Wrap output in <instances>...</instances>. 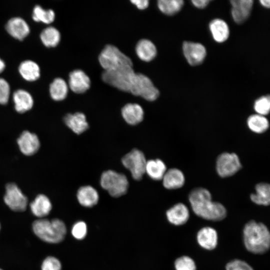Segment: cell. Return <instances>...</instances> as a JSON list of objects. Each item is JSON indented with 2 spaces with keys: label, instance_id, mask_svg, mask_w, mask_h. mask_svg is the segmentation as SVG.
Listing matches in <instances>:
<instances>
[{
  "label": "cell",
  "instance_id": "26",
  "mask_svg": "<svg viewBox=\"0 0 270 270\" xmlns=\"http://www.w3.org/2000/svg\"><path fill=\"white\" fill-rule=\"evenodd\" d=\"M256 194L250 196L251 200L254 204L267 206L270 203V186L268 184L260 182L255 187Z\"/></svg>",
  "mask_w": 270,
  "mask_h": 270
},
{
  "label": "cell",
  "instance_id": "25",
  "mask_svg": "<svg viewBox=\"0 0 270 270\" xmlns=\"http://www.w3.org/2000/svg\"><path fill=\"white\" fill-rule=\"evenodd\" d=\"M30 210L37 217L43 218L47 216L52 210V204L49 198L44 194L38 195L31 202Z\"/></svg>",
  "mask_w": 270,
  "mask_h": 270
},
{
  "label": "cell",
  "instance_id": "2",
  "mask_svg": "<svg viewBox=\"0 0 270 270\" xmlns=\"http://www.w3.org/2000/svg\"><path fill=\"white\" fill-rule=\"evenodd\" d=\"M243 240L246 249L254 254H264L269 250L270 232L262 222H248L243 229Z\"/></svg>",
  "mask_w": 270,
  "mask_h": 270
},
{
  "label": "cell",
  "instance_id": "36",
  "mask_svg": "<svg viewBox=\"0 0 270 270\" xmlns=\"http://www.w3.org/2000/svg\"><path fill=\"white\" fill-rule=\"evenodd\" d=\"M86 233L87 226L84 222L79 221L74 224L72 229V234L76 239H83L86 236Z\"/></svg>",
  "mask_w": 270,
  "mask_h": 270
},
{
  "label": "cell",
  "instance_id": "6",
  "mask_svg": "<svg viewBox=\"0 0 270 270\" xmlns=\"http://www.w3.org/2000/svg\"><path fill=\"white\" fill-rule=\"evenodd\" d=\"M100 184L102 187L113 197L124 194L128 187L126 176L112 170L105 171L102 174Z\"/></svg>",
  "mask_w": 270,
  "mask_h": 270
},
{
  "label": "cell",
  "instance_id": "33",
  "mask_svg": "<svg viewBox=\"0 0 270 270\" xmlns=\"http://www.w3.org/2000/svg\"><path fill=\"white\" fill-rule=\"evenodd\" d=\"M32 17L33 20L36 22L50 24L54 20L55 14L51 9L45 10L40 6L36 5L34 8Z\"/></svg>",
  "mask_w": 270,
  "mask_h": 270
},
{
  "label": "cell",
  "instance_id": "32",
  "mask_svg": "<svg viewBox=\"0 0 270 270\" xmlns=\"http://www.w3.org/2000/svg\"><path fill=\"white\" fill-rule=\"evenodd\" d=\"M184 6L182 0H160L158 2L159 10L164 14L172 16L178 13Z\"/></svg>",
  "mask_w": 270,
  "mask_h": 270
},
{
  "label": "cell",
  "instance_id": "41",
  "mask_svg": "<svg viewBox=\"0 0 270 270\" xmlns=\"http://www.w3.org/2000/svg\"><path fill=\"white\" fill-rule=\"evenodd\" d=\"M210 2L209 0H193L192 1L194 6L198 8H206Z\"/></svg>",
  "mask_w": 270,
  "mask_h": 270
},
{
  "label": "cell",
  "instance_id": "27",
  "mask_svg": "<svg viewBox=\"0 0 270 270\" xmlns=\"http://www.w3.org/2000/svg\"><path fill=\"white\" fill-rule=\"evenodd\" d=\"M18 70L20 74L26 80L34 81L40 76L38 65L32 60H26L20 64Z\"/></svg>",
  "mask_w": 270,
  "mask_h": 270
},
{
  "label": "cell",
  "instance_id": "21",
  "mask_svg": "<svg viewBox=\"0 0 270 270\" xmlns=\"http://www.w3.org/2000/svg\"><path fill=\"white\" fill-rule=\"evenodd\" d=\"M76 196L79 203L82 206L87 208L96 205L99 198L97 190L90 186L80 187L78 190Z\"/></svg>",
  "mask_w": 270,
  "mask_h": 270
},
{
  "label": "cell",
  "instance_id": "43",
  "mask_svg": "<svg viewBox=\"0 0 270 270\" xmlns=\"http://www.w3.org/2000/svg\"><path fill=\"white\" fill-rule=\"evenodd\" d=\"M6 64L0 58V73H1L5 68Z\"/></svg>",
  "mask_w": 270,
  "mask_h": 270
},
{
  "label": "cell",
  "instance_id": "16",
  "mask_svg": "<svg viewBox=\"0 0 270 270\" xmlns=\"http://www.w3.org/2000/svg\"><path fill=\"white\" fill-rule=\"evenodd\" d=\"M196 240L202 248L207 250H212L214 249L218 244V234L212 228L204 227L198 232Z\"/></svg>",
  "mask_w": 270,
  "mask_h": 270
},
{
  "label": "cell",
  "instance_id": "15",
  "mask_svg": "<svg viewBox=\"0 0 270 270\" xmlns=\"http://www.w3.org/2000/svg\"><path fill=\"white\" fill-rule=\"evenodd\" d=\"M168 221L175 226L186 224L190 217L187 206L182 203H178L171 207L166 212Z\"/></svg>",
  "mask_w": 270,
  "mask_h": 270
},
{
  "label": "cell",
  "instance_id": "18",
  "mask_svg": "<svg viewBox=\"0 0 270 270\" xmlns=\"http://www.w3.org/2000/svg\"><path fill=\"white\" fill-rule=\"evenodd\" d=\"M65 124L74 133L79 134L88 128L85 115L80 112L68 114L64 118Z\"/></svg>",
  "mask_w": 270,
  "mask_h": 270
},
{
  "label": "cell",
  "instance_id": "42",
  "mask_svg": "<svg viewBox=\"0 0 270 270\" xmlns=\"http://www.w3.org/2000/svg\"><path fill=\"white\" fill-rule=\"evenodd\" d=\"M260 2L265 8H269L270 6V0H260Z\"/></svg>",
  "mask_w": 270,
  "mask_h": 270
},
{
  "label": "cell",
  "instance_id": "28",
  "mask_svg": "<svg viewBox=\"0 0 270 270\" xmlns=\"http://www.w3.org/2000/svg\"><path fill=\"white\" fill-rule=\"evenodd\" d=\"M166 171V166L162 160L156 159L146 161L145 172L152 179L162 180Z\"/></svg>",
  "mask_w": 270,
  "mask_h": 270
},
{
  "label": "cell",
  "instance_id": "39",
  "mask_svg": "<svg viewBox=\"0 0 270 270\" xmlns=\"http://www.w3.org/2000/svg\"><path fill=\"white\" fill-rule=\"evenodd\" d=\"M10 86L8 82L3 78H0V104H6L9 99Z\"/></svg>",
  "mask_w": 270,
  "mask_h": 270
},
{
  "label": "cell",
  "instance_id": "22",
  "mask_svg": "<svg viewBox=\"0 0 270 270\" xmlns=\"http://www.w3.org/2000/svg\"><path fill=\"white\" fill-rule=\"evenodd\" d=\"M13 100L16 111L24 113L30 110L34 104V100L31 94L27 91L19 89L13 94Z\"/></svg>",
  "mask_w": 270,
  "mask_h": 270
},
{
  "label": "cell",
  "instance_id": "14",
  "mask_svg": "<svg viewBox=\"0 0 270 270\" xmlns=\"http://www.w3.org/2000/svg\"><path fill=\"white\" fill-rule=\"evenodd\" d=\"M90 85V78L82 70H76L70 72L68 86L74 92L84 93L89 89Z\"/></svg>",
  "mask_w": 270,
  "mask_h": 270
},
{
  "label": "cell",
  "instance_id": "44",
  "mask_svg": "<svg viewBox=\"0 0 270 270\" xmlns=\"http://www.w3.org/2000/svg\"><path fill=\"white\" fill-rule=\"evenodd\" d=\"M0 270H2L0 269Z\"/></svg>",
  "mask_w": 270,
  "mask_h": 270
},
{
  "label": "cell",
  "instance_id": "12",
  "mask_svg": "<svg viewBox=\"0 0 270 270\" xmlns=\"http://www.w3.org/2000/svg\"><path fill=\"white\" fill-rule=\"evenodd\" d=\"M254 1L252 0H232L231 14L234 21L238 24L244 22L250 16Z\"/></svg>",
  "mask_w": 270,
  "mask_h": 270
},
{
  "label": "cell",
  "instance_id": "5",
  "mask_svg": "<svg viewBox=\"0 0 270 270\" xmlns=\"http://www.w3.org/2000/svg\"><path fill=\"white\" fill-rule=\"evenodd\" d=\"M98 60L104 70H112L124 66H132L130 58L112 44L105 46L99 55Z\"/></svg>",
  "mask_w": 270,
  "mask_h": 270
},
{
  "label": "cell",
  "instance_id": "23",
  "mask_svg": "<svg viewBox=\"0 0 270 270\" xmlns=\"http://www.w3.org/2000/svg\"><path fill=\"white\" fill-rule=\"evenodd\" d=\"M209 27L212 36L216 42H223L228 38L230 34L229 28L224 20L214 19L210 23Z\"/></svg>",
  "mask_w": 270,
  "mask_h": 270
},
{
  "label": "cell",
  "instance_id": "3",
  "mask_svg": "<svg viewBox=\"0 0 270 270\" xmlns=\"http://www.w3.org/2000/svg\"><path fill=\"white\" fill-rule=\"evenodd\" d=\"M32 229L40 239L52 244L62 241L66 233L64 223L58 219L36 220L33 222Z\"/></svg>",
  "mask_w": 270,
  "mask_h": 270
},
{
  "label": "cell",
  "instance_id": "17",
  "mask_svg": "<svg viewBox=\"0 0 270 270\" xmlns=\"http://www.w3.org/2000/svg\"><path fill=\"white\" fill-rule=\"evenodd\" d=\"M6 29L12 36L20 40L26 38L30 32L27 22L20 17H14L9 20L6 24Z\"/></svg>",
  "mask_w": 270,
  "mask_h": 270
},
{
  "label": "cell",
  "instance_id": "24",
  "mask_svg": "<svg viewBox=\"0 0 270 270\" xmlns=\"http://www.w3.org/2000/svg\"><path fill=\"white\" fill-rule=\"evenodd\" d=\"M136 52L138 56L144 62L152 60L157 53L154 44L146 39H142L138 42L136 46Z\"/></svg>",
  "mask_w": 270,
  "mask_h": 270
},
{
  "label": "cell",
  "instance_id": "37",
  "mask_svg": "<svg viewBox=\"0 0 270 270\" xmlns=\"http://www.w3.org/2000/svg\"><path fill=\"white\" fill-rule=\"evenodd\" d=\"M226 270H254L246 262L238 259L228 262L226 266Z\"/></svg>",
  "mask_w": 270,
  "mask_h": 270
},
{
  "label": "cell",
  "instance_id": "1",
  "mask_svg": "<svg viewBox=\"0 0 270 270\" xmlns=\"http://www.w3.org/2000/svg\"><path fill=\"white\" fill-rule=\"evenodd\" d=\"M194 212L204 220L220 221L226 216V210L222 204L212 202L210 192L203 188L193 189L188 196Z\"/></svg>",
  "mask_w": 270,
  "mask_h": 270
},
{
  "label": "cell",
  "instance_id": "10",
  "mask_svg": "<svg viewBox=\"0 0 270 270\" xmlns=\"http://www.w3.org/2000/svg\"><path fill=\"white\" fill-rule=\"evenodd\" d=\"M4 201L11 210L16 212L25 210L28 204L26 196L16 184L14 183L6 185Z\"/></svg>",
  "mask_w": 270,
  "mask_h": 270
},
{
  "label": "cell",
  "instance_id": "8",
  "mask_svg": "<svg viewBox=\"0 0 270 270\" xmlns=\"http://www.w3.org/2000/svg\"><path fill=\"white\" fill-rule=\"evenodd\" d=\"M124 166L131 172L132 178L140 180L145 173L146 160L144 154L140 150L134 149L122 160Z\"/></svg>",
  "mask_w": 270,
  "mask_h": 270
},
{
  "label": "cell",
  "instance_id": "34",
  "mask_svg": "<svg viewBox=\"0 0 270 270\" xmlns=\"http://www.w3.org/2000/svg\"><path fill=\"white\" fill-rule=\"evenodd\" d=\"M254 110L257 114L265 116L270 110V98L268 95L262 96L254 103Z\"/></svg>",
  "mask_w": 270,
  "mask_h": 270
},
{
  "label": "cell",
  "instance_id": "31",
  "mask_svg": "<svg viewBox=\"0 0 270 270\" xmlns=\"http://www.w3.org/2000/svg\"><path fill=\"white\" fill-rule=\"evenodd\" d=\"M42 43L46 46H55L60 40V32L54 26H48L44 29L40 34Z\"/></svg>",
  "mask_w": 270,
  "mask_h": 270
},
{
  "label": "cell",
  "instance_id": "29",
  "mask_svg": "<svg viewBox=\"0 0 270 270\" xmlns=\"http://www.w3.org/2000/svg\"><path fill=\"white\" fill-rule=\"evenodd\" d=\"M50 92L54 100H64L67 96L68 86L64 79L56 78L50 84Z\"/></svg>",
  "mask_w": 270,
  "mask_h": 270
},
{
  "label": "cell",
  "instance_id": "11",
  "mask_svg": "<svg viewBox=\"0 0 270 270\" xmlns=\"http://www.w3.org/2000/svg\"><path fill=\"white\" fill-rule=\"evenodd\" d=\"M182 50L188 63L192 66L201 64L206 54L205 47L202 44L198 42H184Z\"/></svg>",
  "mask_w": 270,
  "mask_h": 270
},
{
  "label": "cell",
  "instance_id": "4",
  "mask_svg": "<svg viewBox=\"0 0 270 270\" xmlns=\"http://www.w3.org/2000/svg\"><path fill=\"white\" fill-rule=\"evenodd\" d=\"M135 72L132 66H124L117 68L104 70L102 79L107 84L120 90L130 92Z\"/></svg>",
  "mask_w": 270,
  "mask_h": 270
},
{
  "label": "cell",
  "instance_id": "38",
  "mask_svg": "<svg viewBox=\"0 0 270 270\" xmlns=\"http://www.w3.org/2000/svg\"><path fill=\"white\" fill-rule=\"evenodd\" d=\"M62 265L60 260L53 256L46 258L42 265V270H61Z\"/></svg>",
  "mask_w": 270,
  "mask_h": 270
},
{
  "label": "cell",
  "instance_id": "7",
  "mask_svg": "<svg viewBox=\"0 0 270 270\" xmlns=\"http://www.w3.org/2000/svg\"><path fill=\"white\" fill-rule=\"evenodd\" d=\"M130 92L148 101H154L159 96V91L151 80L140 73L135 74Z\"/></svg>",
  "mask_w": 270,
  "mask_h": 270
},
{
  "label": "cell",
  "instance_id": "45",
  "mask_svg": "<svg viewBox=\"0 0 270 270\" xmlns=\"http://www.w3.org/2000/svg\"></svg>",
  "mask_w": 270,
  "mask_h": 270
},
{
  "label": "cell",
  "instance_id": "13",
  "mask_svg": "<svg viewBox=\"0 0 270 270\" xmlns=\"http://www.w3.org/2000/svg\"><path fill=\"white\" fill-rule=\"evenodd\" d=\"M17 142L20 152L26 156L34 154L40 146V142L38 136L28 130L22 133Z\"/></svg>",
  "mask_w": 270,
  "mask_h": 270
},
{
  "label": "cell",
  "instance_id": "20",
  "mask_svg": "<svg viewBox=\"0 0 270 270\" xmlns=\"http://www.w3.org/2000/svg\"><path fill=\"white\" fill-rule=\"evenodd\" d=\"M122 114L128 124L136 125L142 120L144 112L142 107L138 104L130 103L122 108Z\"/></svg>",
  "mask_w": 270,
  "mask_h": 270
},
{
  "label": "cell",
  "instance_id": "9",
  "mask_svg": "<svg viewBox=\"0 0 270 270\" xmlns=\"http://www.w3.org/2000/svg\"><path fill=\"white\" fill-rule=\"evenodd\" d=\"M242 168L238 156L234 152H224L218 156L216 162V170L222 178L233 176Z\"/></svg>",
  "mask_w": 270,
  "mask_h": 270
},
{
  "label": "cell",
  "instance_id": "30",
  "mask_svg": "<svg viewBox=\"0 0 270 270\" xmlns=\"http://www.w3.org/2000/svg\"><path fill=\"white\" fill-rule=\"evenodd\" d=\"M247 125L252 132L262 134L268 128L269 122L265 116L256 114L248 116Z\"/></svg>",
  "mask_w": 270,
  "mask_h": 270
},
{
  "label": "cell",
  "instance_id": "35",
  "mask_svg": "<svg viewBox=\"0 0 270 270\" xmlns=\"http://www.w3.org/2000/svg\"><path fill=\"white\" fill-rule=\"evenodd\" d=\"M176 270H196V265L194 260L186 256H182L174 262Z\"/></svg>",
  "mask_w": 270,
  "mask_h": 270
},
{
  "label": "cell",
  "instance_id": "19",
  "mask_svg": "<svg viewBox=\"0 0 270 270\" xmlns=\"http://www.w3.org/2000/svg\"><path fill=\"white\" fill-rule=\"evenodd\" d=\"M164 187L168 190H174L182 187L185 182L183 172L176 168L166 170L162 178Z\"/></svg>",
  "mask_w": 270,
  "mask_h": 270
},
{
  "label": "cell",
  "instance_id": "40",
  "mask_svg": "<svg viewBox=\"0 0 270 270\" xmlns=\"http://www.w3.org/2000/svg\"><path fill=\"white\" fill-rule=\"evenodd\" d=\"M130 2L140 10L146 8L149 4V1L148 0H132Z\"/></svg>",
  "mask_w": 270,
  "mask_h": 270
}]
</instances>
